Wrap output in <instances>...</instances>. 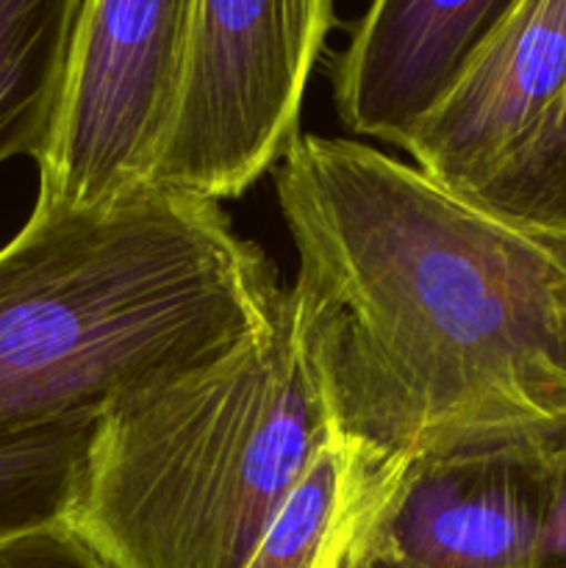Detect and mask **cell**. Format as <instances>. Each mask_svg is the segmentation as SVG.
Here are the masks:
<instances>
[{"instance_id": "1", "label": "cell", "mask_w": 566, "mask_h": 568, "mask_svg": "<svg viewBox=\"0 0 566 568\" xmlns=\"http://www.w3.org/2000/svg\"><path fill=\"white\" fill-rule=\"evenodd\" d=\"M275 194L300 342L336 436L403 464L566 438V231L320 133L289 148Z\"/></svg>"}, {"instance_id": "13", "label": "cell", "mask_w": 566, "mask_h": 568, "mask_svg": "<svg viewBox=\"0 0 566 568\" xmlns=\"http://www.w3.org/2000/svg\"><path fill=\"white\" fill-rule=\"evenodd\" d=\"M0 568H111L67 521L0 544Z\"/></svg>"}, {"instance_id": "6", "label": "cell", "mask_w": 566, "mask_h": 568, "mask_svg": "<svg viewBox=\"0 0 566 568\" xmlns=\"http://www.w3.org/2000/svg\"><path fill=\"white\" fill-rule=\"evenodd\" d=\"M560 442L514 438L414 460L361 568H542Z\"/></svg>"}, {"instance_id": "10", "label": "cell", "mask_w": 566, "mask_h": 568, "mask_svg": "<svg viewBox=\"0 0 566 568\" xmlns=\"http://www.w3.org/2000/svg\"><path fill=\"white\" fill-rule=\"evenodd\" d=\"M83 0H0V166L39 161L64 98Z\"/></svg>"}, {"instance_id": "2", "label": "cell", "mask_w": 566, "mask_h": 568, "mask_svg": "<svg viewBox=\"0 0 566 568\" xmlns=\"http://www.w3.org/2000/svg\"><path fill=\"white\" fill-rule=\"evenodd\" d=\"M286 288L214 200L148 183L33 205L0 250V438L98 422L264 331Z\"/></svg>"}, {"instance_id": "4", "label": "cell", "mask_w": 566, "mask_h": 568, "mask_svg": "<svg viewBox=\"0 0 566 568\" xmlns=\"http://www.w3.org/2000/svg\"><path fill=\"white\" fill-rule=\"evenodd\" d=\"M333 26L336 0H194L150 183L222 203L275 170Z\"/></svg>"}, {"instance_id": "14", "label": "cell", "mask_w": 566, "mask_h": 568, "mask_svg": "<svg viewBox=\"0 0 566 568\" xmlns=\"http://www.w3.org/2000/svg\"><path fill=\"white\" fill-rule=\"evenodd\" d=\"M542 568H566V438L555 458V483L542 530Z\"/></svg>"}, {"instance_id": "3", "label": "cell", "mask_w": 566, "mask_h": 568, "mask_svg": "<svg viewBox=\"0 0 566 568\" xmlns=\"http://www.w3.org/2000/svg\"><path fill=\"white\" fill-rule=\"evenodd\" d=\"M331 436L286 288L253 338L100 416L67 527L111 568H244Z\"/></svg>"}, {"instance_id": "12", "label": "cell", "mask_w": 566, "mask_h": 568, "mask_svg": "<svg viewBox=\"0 0 566 568\" xmlns=\"http://www.w3.org/2000/svg\"><path fill=\"white\" fill-rule=\"evenodd\" d=\"M464 197L522 225L566 231V89L525 144Z\"/></svg>"}, {"instance_id": "7", "label": "cell", "mask_w": 566, "mask_h": 568, "mask_svg": "<svg viewBox=\"0 0 566 568\" xmlns=\"http://www.w3.org/2000/svg\"><path fill=\"white\" fill-rule=\"evenodd\" d=\"M566 89V0H519L416 125L405 153L458 194L488 181Z\"/></svg>"}, {"instance_id": "5", "label": "cell", "mask_w": 566, "mask_h": 568, "mask_svg": "<svg viewBox=\"0 0 566 568\" xmlns=\"http://www.w3.org/2000/svg\"><path fill=\"white\" fill-rule=\"evenodd\" d=\"M192 14L194 0H83L37 205L92 209L148 186Z\"/></svg>"}, {"instance_id": "8", "label": "cell", "mask_w": 566, "mask_h": 568, "mask_svg": "<svg viewBox=\"0 0 566 568\" xmlns=\"http://www.w3.org/2000/svg\"><path fill=\"white\" fill-rule=\"evenodd\" d=\"M519 0H370L333 55L342 125L403 150Z\"/></svg>"}, {"instance_id": "11", "label": "cell", "mask_w": 566, "mask_h": 568, "mask_svg": "<svg viewBox=\"0 0 566 568\" xmlns=\"http://www.w3.org/2000/svg\"><path fill=\"white\" fill-rule=\"evenodd\" d=\"M94 425H53L0 438V544L67 521Z\"/></svg>"}, {"instance_id": "9", "label": "cell", "mask_w": 566, "mask_h": 568, "mask_svg": "<svg viewBox=\"0 0 566 568\" xmlns=\"http://www.w3.org/2000/svg\"><path fill=\"white\" fill-rule=\"evenodd\" d=\"M408 466L333 433L244 568H361Z\"/></svg>"}]
</instances>
